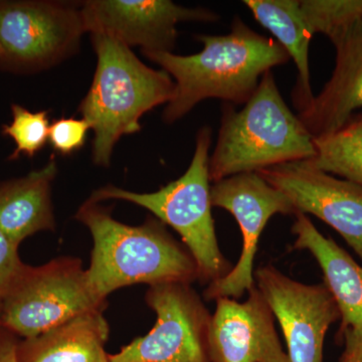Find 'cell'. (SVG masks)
I'll list each match as a JSON object with an SVG mask.
<instances>
[{
    "label": "cell",
    "mask_w": 362,
    "mask_h": 362,
    "mask_svg": "<svg viewBox=\"0 0 362 362\" xmlns=\"http://www.w3.org/2000/svg\"><path fill=\"white\" fill-rule=\"evenodd\" d=\"M335 338L344 346L339 362H362V326L347 328Z\"/></svg>",
    "instance_id": "obj_24"
},
{
    "label": "cell",
    "mask_w": 362,
    "mask_h": 362,
    "mask_svg": "<svg viewBox=\"0 0 362 362\" xmlns=\"http://www.w3.org/2000/svg\"><path fill=\"white\" fill-rule=\"evenodd\" d=\"M291 230L296 237L293 250L310 252L322 271L324 285L337 302L340 311L337 335L362 326V266L334 240L319 232L306 214H295Z\"/></svg>",
    "instance_id": "obj_15"
},
{
    "label": "cell",
    "mask_w": 362,
    "mask_h": 362,
    "mask_svg": "<svg viewBox=\"0 0 362 362\" xmlns=\"http://www.w3.org/2000/svg\"><path fill=\"white\" fill-rule=\"evenodd\" d=\"M315 156L313 136L290 110L269 71L242 110L230 105L223 108L218 141L209 157V178L214 183Z\"/></svg>",
    "instance_id": "obj_4"
},
{
    "label": "cell",
    "mask_w": 362,
    "mask_h": 362,
    "mask_svg": "<svg viewBox=\"0 0 362 362\" xmlns=\"http://www.w3.org/2000/svg\"><path fill=\"white\" fill-rule=\"evenodd\" d=\"M20 337L0 327V362H16V347Z\"/></svg>",
    "instance_id": "obj_25"
},
{
    "label": "cell",
    "mask_w": 362,
    "mask_h": 362,
    "mask_svg": "<svg viewBox=\"0 0 362 362\" xmlns=\"http://www.w3.org/2000/svg\"><path fill=\"white\" fill-rule=\"evenodd\" d=\"M283 192L296 214H313L337 230L362 261V187L325 173L309 160L258 171Z\"/></svg>",
    "instance_id": "obj_12"
},
{
    "label": "cell",
    "mask_w": 362,
    "mask_h": 362,
    "mask_svg": "<svg viewBox=\"0 0 362 362\" xmlns=\"http://www.w3.org/2000/svg\"><path fill=\"white\" fill-rule=\"evenodd\" d=\"M76 218L89 228L94 242L87 270L90 287L107 301L110 293L144 283L192 284L199 281L197 262L158 218L131 226L114 220L110 211L88 199Z\"/></svg>",
    "instance_id": "obj_2"
},
{
    "label": "cell",
    "mask_w": 362,
    "mask_h": 362,
    "mask_svg": "<svg viewBox=\"0 0 362 362\" xmlns=\"http://www.w3.org/2000/svg\"><path fill=\"white\" fill-rule=\"evenodd\" d=\"M211 137V128L202 127L185 175L157 192L137 194L108 185L95 190L89 199L95 202L119 199L148 209L164 225L180 233L183 245L197 262L199 281L204 284L220 280L233 269L221 251L211 214L209 168Z\"/></svg>",
    "instance_id": "obj_5"
},
{
    "label": "cell",
    "mask_w": 362,
    "mask_h": 362,
    "mask_svg": "<svg viewBox=\"0 0 362 362\" xmlns=\"http://www.w3.org/2000/svg\"><path fill=\"white\" fill-rule=\"evenodd\" d=\"M243 4L294 61L298 78L293 104L298 111H303L314 98L309 68V47L313 35L305 21L300 0H245Z\"/></svg>",
    "instance_id": "obj_18"
},
{
    "label": "cell",
    "mask_w": 362,
    "mask_h": 362,
    "mask_svg": "<svg viewBox=\"0 0 362 362\" xmlns=\"http://www.w3.org/2000/svg\"><path fill=\"white\" fill-rule=\"evenodd\" d=\"M13 121L2 126V134L8 136L16 143V148L9 156L11 160L18 159L21 154L33 157L44 148L49 136V111H28L21 105L11 106Z\"/></svg>",
    "instance_id": "obj_21"
},
{
    "label": "cell",
    "mask_w": 362,
    "mask_h": 362,
    "mask_svg": "<svg viewBox=\"0 0 362 362\" xmlns=\"http://www.w3.org/2000/svg\"><path fill=\"white\" fill-rule=\"evenodd\" d=\"M90 129L85 119H58L51 124L49 140L52 148L62 156H71L84 146Z\"/></svg>",
    "instance_id": "obj_22"
},
{
    "label": "cell",
    "mask_w": 362,
    "mask_h": 362,
    "mask_svg": "<svg viewBox=\"0 0 362 362\" xmlns=\"http://www.w3.org/2000/svg\"><path fill=\"white\" fill-rule=\"evenodd\" d=\"M18 249V247L0 228V289L23 266Z\"/></svg>",
    "instance_id": "obj_23"
},
{
    "label": "cell",
    "mask_w": 362,
    "mask_h": 362,
    "mask_svg": "<svg viewBox=\"0 0 362 362\" xmlns=\"http://www.w3.org/2000/svg\"><path fill=\"white\" fill-rule=\"evenodd\" d=\"M157 320L149 333L136 338L110 362H211L209 333L211 312L192 284L150 286L145 295Z\"/></svg>",
    "instance_id": "obj_8"
},
{
    "label": "cell",
    "mask_w": 362,
    "mask_h": 362,
    "mask_svg": "<svg viewBox=\"0 0 362 362\" xmlns=\"http://www.w3.org/2000/svg\"><path fill=\"white\" fill-rule=\"evenodd\" d=\"M316 168L362 187V112L356 113L339 129L314 138Z\"/></svg>",
    "instance_id": "obj_19"
},
{
    "label": "cell",
    "mask_w": 362,
    "mask_h": 362,
    "mask_svg": "<svg viewBox=\"0 0 362 362\" xmlns=\"http://www.w3.org/2000/svg\"><path fill=\"white\" fill-rule=\"evenodd\" d=\"M85 33L80 4L0 0V70L49 69L78 51Z\"/></svg>",
    "instance_id": "obj_7"
},
{
    "label": "cell",
    "mask_w": 362,
    "mask_h": 362,
    "mask_svg": "<svg viewBox=\"0 0 362 362\" xmlns=\"http://www.w3.org/2000/svg\"><path fill=\"white\" fill-rule=\"evenodd\" d=\"M311 35L322 33L331 42L362 21V0H300Z\"/></svg>",
    "instance_id": "obj_20"
},
{
    "label": "cell",
    "mask_w": 362,
    "mask_h": 362,
    "mask_svg": "<svg viewBox=\"0 0 362 362\" xmlns=\"http://www.w3.org/2000/svg\"><path fill=\"white\" fill-rule=\"evenodd\" d=\"M332 45L337 58L329 81L311 103L298 113L313 138L339 129L362 108V21Z\"/></svg>",
    "instance_id": "obj_14"
},
{
    "label": "cell",
    "mask_w": 362,
    "mask_h": 362,
    "mask_svg": "<svg viewBox=\"0 0 362 362\" xmlns=\"http://www.w3.org/2000/svg\"><path fill=\"white\" fill-rule=\"evenodd\" d=\"M213 207L232 214L243 235V246L237 264L225 277L211 283L204 291L206 300L233 298L238 300L256 286L255 258L259 240L269 221L276 214H296L288 197L272 187L259 173L228 176L211 187Z\"/></svg>",
    "instance_id": "obj_9"
},
{
    "label": "cell",
    "mask_w": 362,
    "mask_h": 362,
    "mask_svg": "<svg viewBox=\"0 0 362 362\" xmlns=\"http://www.w3.org/2000/svg\"><path fill=\"white\" fill-rule=\"evenodd\" d=\"M90 35L97 68L78 113L94 131L95 163L106 168L118 140L139 132L141 117L168 104L175 85L165 71L145 65L127 45L104 33Z\"/></svg>",
    "instance_id": "obj_3"
},
{
    "label": "cell",
    "mask_w": 362,
    "mask_h": 362,
    "mask_svg": "<svg viewBox=\"0 0 362 362\" xmlns=\"http://www.w3.org/2000/svg\"><path fill=\"white\" fill-rule=\"evenodd\" d=\"M195 39L204 49L190 56L142 52L175 81L173 99L163 112L168 124L180 120L206 99L246 104L264 74L290 61L277 40L255 32L238 16L226 35H202Z\"/></svg>",
    "instance_id": "obj_1"
},
{
    "label": "cell",
    "mask_w": 362,
    "mask_h": 362,
    "mask_svg": "<svg viewBox=\"0 0 362 362\" xmlns=\"http://www.w3.org/2000/svg\"><path fill=\"white\" fill-rule=\"evenodd\" d=\"M209 333L211 362H290L275 316L257 286L245 301L216 300Z\"/></svg>",
    "instance_id": "obj_13"
},
{
    "label": "cell",
    "mask_w": 362,
    "mask_h": 362,
    "mask_svg": "<svg viewBox=\"0 0 362 362\" xmlns=\"http://www.w3.org/2000/svg\"><path fill=\"white\" fill-rule=\"evenodd\" d=\"M0 327L28 338L90 311L107 301L90 287L87 270L77 258L63 257L40 267L23 264L0 289Z\"/></svg>",
    "instance_id": "obj_6"
},
{
    "label": "cell",
    "mask_w": 362,
    "mask_h": 362,
    "mask_svg": "<svg viewBox=\"0 0 362 362\" xmlns=\"http://www.w3.org/2000/svg\"><path fill=\"white\" fill-rule=\"evenodd\" d=\"M80 6L86 33H104L127 47L139 45L142 52H173L181 23L220 21L211 9L169 0H90Z\"/></svg>",
    "instance_id": "obj_11"
},
{
    "label": "cell",
    "mask_w": 362,
    "mask_h": 362,
    "mask_svg": "<svg viewBox=\"0 0 362 362\" xmlns=\"http://www.w3.org/2000/svg\"><path fill=\"white\" fill-rule=\"evenodd\" d=\"M255 284L282 330L290 362H324V341L340 320L334 298L324 283L304 284L276 267H259Z\"/></svg>",
    "instance_id": "obj_10"
},
{
    "label": "cell",
    "mask_w": 362,
    "mask_h": 362,
    "mask_svg": "<svg viewBox=\"0 0 362 362\" xmlns=\"http://www.w3.org/2000/svg\"><path fill=\"white\" fill-rule=\"evenodd\" d=\"M57 173L52 158L40 170L0 183V228L16 246L35 233L54 230L52 183Z\"/></svg>",
    "instance_id": "obj_17"
},
{
    "label": "cell",
    "mask_w": 362,
    "mask_h": 362,
    "mask_svg": "<svg viewBox=\"0 0 362 362\" xmlns=\"http://www.w3.org/2000/svg\"><path fill=\"white\" fill-rule=\"evenodd\" d=\"M0 312H1V299H0Z\"/></svg>",
    "instance_id": "obj_26"
},
{
    "label": "cell",
    "mask_w": 362,
    "mask_h": 362,
    "mask_svg": "<svg viewBox=\"0 0 362 362\" xmlns=\"http://www.w3.org/2000/svg\"><path fill=\"white\" fill-rule=\"evenodd\" d=\"M103 311L81 314L35 337L20 339L16 362H110Z\"/></svg>",
    "instance_id": "obj_16"
}]
</instances>
